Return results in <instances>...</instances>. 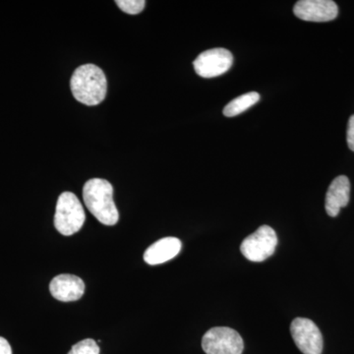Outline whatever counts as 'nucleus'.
<instances>
[{
    "label": "nucleus",
    "instance_id": "0eeeda50",
    "mask_svg": "<svg viewBox=\"0 0 354 354\" xmlns=\"http://www.w3.org/2000/svg\"><path fill=\"white\" fill-rule=\"evenodd\" d=\"M234 64V57L225 48H213L204 51L193 62L195 72L203 78L223 75Z\"/></svg>",
    "mask_w": 354,
    "mask_h": 354
},
{
    "label": "nucleus",
    "instance_id": "dca6fc26",
    "mask_svg": "<svg viewBox=\"0 0 354 354\" xmlns=\"http://www.w3.org/2000/svg\"><path fill=\"white\" fill-rule=\"evenodd\" d=\"M0 354H12L10 344L4 337H0Z\"/></svg>",
    "mask_w": 354,
    "mask_h": 354
},
{
    "label": "nucleus",
    "instance_id": "39448f33",
    "mask_svg": "<svg viewBox=\"0 0 354 354\" xmlns=\"http://www.w3.org/2000/svg\"><path fill=\"white\" fill-rule=\"evenodd\" d=\"M202 348L207 354H241L244 342L236 330L227 327H215L203 337Z\"/></svg>",
    "mask_w": 354,
    "mask_h": 354
},
{
    "label": "nucleus",
    "instance_id": "423d86ee",
    "mask_svg": "<svg viewBox=\"0 0 354 354\" xmlns=\"http://www.w3.org/2000/svg\"><path fill=\"white\" fill-rule=\"evenodd\" d=\"M290 333L293 341L302 353H322L323 335L313 321L306 318H295L291 323Z\"/></svg>",
    "mask_w": 354,
    "mask_h": 354
},
{
    "label": "nucleus",
    "instance_id": "20e7f679",
    "mask_svg": "<svg viewBox=\"0 0 354 354\" xmlns=\"http://www.w3.org/2000/svg\"><path fill=\"white\" fill-rule=\"evenodd\" d=\"M278 245L276 232L269 225H262L242 241L241 250L244 257L252 262H263L271 257Z\"/></svg>",
    "mask_w": 354,
    "mask_h": 354
},
{
    "label": "nucleus",
    "instance_id": "f03ea898",
    "mask_svg": "<svg viewBox=\"0 0 354 354\" xmlns=\"http://www.w3.org/2000/svg\"><path fill=\"white\" fill-rule=\"evenodd\" d=\"M83 199L88 211L104 225H114L120 214L113 201V185L106 179L93 178L83 188Z\"/></svg>",
    "mask_w": 354,
    "mask_h": 354
},
{
    "label": "nucleus",
    "instance_id": "2eb2a0df",
    "mask_svg": "<svg viewBox=\"0 0 354 354\" xmlns=\"http://www.w3.org/2000/svg\"><path fill=\"white\" fill-rule=\"evenodd\" d=\"M346 140H348V148L354 152V115L351 116L348 120Z\"/></svg>",
    "mask_w": 354,
    "mask_h": 354
},
{
    "label": "nucleus",
    "instance_id": "6e6552de",
    "mask_svg": "<svg viewBox=\"0 0 354 354\" xmlns=\"http://www.w3.org/2000/svg\"><path fill=\"white\" fill-rule=\"evenodd\" d=\"M293 12L300 20L329 22L337 17L339 8L330 0H300L293 7Z\"/></svg>",
    "mask_w": 354,
    "mask_h": 354
},
{
    "label": "nucleus",
    "instance_id": "9d476101",
    "mask_svg": "<svg viewBox=\"0 0 354 354\" xmlns=\"http://www.w3.org/2000/svg\"><path fill=\"white\" fill-rule=\"evenodd\" d=\"M351 195V183L348 177L337 176L330 183L327 195H326L325 208L328 215L337 216L341 209L348 206Z\"/></svg>",
    "mask_w": 354,
    "mask_h": 354
},
{
    "label": "nucleus",
    "instance_id": "9b49d317",
    "mask_svg": "<svg viewBox=\"0 0 354 354\" xmlns=\"http://www.w3.org/2000/svg\"><path fill=\"white\" fill-rule=\"evenodd\" d=\"M181 246V241L176 237H165L147 249L144 253V261L152 266L162 264L178 255Z\"/></svg>",
    "mask_w": 354,
    "mask_h": 354
},
{
    "label": "nucleus",
    "instance_id": "f8f14e48",
    "mask_svg": "<svg viewBox=\"0 0 354 354\" xmlns=\"http://www.w3.org/2000/svg\"><path fill=\"white\" fill-rule=\"evenodd\" d=\"M260 100V95L256 92L247 93L241 95V97H235L230 104L223 109V114L227 118H234L239 115L247 109H250L254 104H257Z\"/></svg>",
    "mask_w": 354,
    "mask_h": 354
},
{
    "label": "nucleus",
    "instance_id": "1a4fd4ad",
    "mask_svg": "<svg viewBox=\"0 0 354 354\" xmlns=\"http://www.w3.org/2000/svg\"><path fill=\"white\" fill-rule=\"evenodd\" d=\"M50 290L51 295L59 301H76L83 297L85 283L74 274H59L50 281Z\"/></svg>",
    "mask_w": 354,
    "mask_h": 354
},
{
    "label": "nucleus",
    "instance_id": "f257e3e1",
    "mask_svg": "<svg viewBox=\"0 0 354 354\" xmlns=\"http://www.w3.org/2000/svg\"><path fill=\"white\" fill-rule=\"evenodd\" d=\"M76 101L88 106H97L106 99L108 81L104 71L97 65L86 64L74 71L70 81Z\"/></svg>",
    "mask_w": 354,
    "mask_h": 354
},
{
    "label": "nucleus",
    "instance_id": "ddd939ff",
    "mask_svg": "<svg viewBox=\"0 0 354 354\" xmlns=\"http://www.w3.org/2000/svg\"><path fill=\"white\" fill-rule=\"evenodd\" d=\"M68 354H100V348L94 339H87L74 344Z\"/></svg>",
    "mask_w": 354,
    "mask_h": 354
},
{
    "label": "nucleus",
    "instance_id": "7ed1b4c3",
    "mask_svg": "<svg viewBox=\"0 0 354 354\" xmlns=\"http://www.w3.org/2000/svg\"><path fill=\"white\" fill-rule=\"evenodd\" d=\"M86 221L85 211L75 194L64 192L57 200L55 225L57 232L65 236L78 232Z\"/></svg>",
    "mask_w": 354,
    "mask_h": 354
},
{
    "label": "nucleus",
    "instance_id": "4468645a",
    "mask_svg": "<svg viewBox=\"0 0 354 354\" xmlns=\"http://www.w3.org/2000/svg\"><path fill=\"white\" fill-rule=\"evenodd\" d=\"M115 3L123 12L136 15L143 11L146 2L144 0H118Z\"/></svg>",
    "mask_w": 354,
    "mask_h": 354
}]
</instances>
